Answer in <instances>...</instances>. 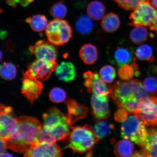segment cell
I'll use <instances>...</instances> for the list:
<instances>
[{
    "label": "cell",
    "instance_id": "cell-1",
    "mask_svg": "<svg viewBox=\"0 0 157 157\" xmlns=\"http://www.w3.org/2000/svg\"><path fill=\"white\" fill-rule=\"evenodd\" d=\"M110 90L111 98L117 106L129 113L138 111L143 102L150 97L142 82L136 79L120 80Z\"/></svg>",
    "mask_w": 157,
    "mask_h": 157
},
{
    "label": "cell",
    "instance_id": "cell-2",
    "mask_svg": "<svg viewBox=\"0 0 157 157\" xmlns=\"http://www.w3.org/2000/svg\"><path fill=\"white\" fill-rule=\"evenodd\" d=\"M43 125L35 118L21 116L18 118L16 130L8 138L4 140L7 148L18 153H25L35 142Z\"/></svg>",
    "mask_w": 157,
    "mask_h": 157
},
{
    "label": "cell",
    "instance_id": "cell-3",
    "mask_svg": "<svg viewBox=\"0 0 157 157\" xmlns=\"http://www.w3.org/2000/svg\"><path fill=\"white\" fill-rule=\"evenodd\" d=\"M71 128L72 131L69 135V142L65 148H70L74 153L83 154L91 150L100 140L89 125Z\"/></svg>",
    "mask_w": 157,
    "mask_h": 157
},
{
    "label": "cell",
    "instance_id": "cell-4",
    "mask_svg": "<svg viewBox=\"0 0 157 157\" xmlns=\"http://www.w3.org/2000/svg\"><path fill=\"white\" fill-rule=\"evenodd\" d=\"M146 125L142 119L137 115L132 113L129 114L121 124V137L134 142L142 148L148 135Z\"/></svg>",
    "mask_w": 157,
    "mask_h": 157
},
{
    "label": "cell",
    "instance_id": "cell-5",
    "mask_svg": "<svg viewBox=\"0 0 157 157\" xmlns=\"http://www.w3.org/2000/svg\"><path fill=\"white\" fill-rule=\"evenodd\" d=\"M45 30L48 42L56 46L66 44L73 35L71 27L67 21L63 19L51 21Z\"/></svg>",
    "mask_w": 157,
    "mask_h": 157
},
{
    "label": "cell",
    "instance_id": "cell-6",
    "mask_svg": "<svg viewBox=\"0 0 157 157\" xmlns=\"http://www.w3.org/2000/svg\"><path fill=\"white\" fill-rule=\"evenodd\" d=\"M157 11L149 2L141 3L129 16V25L134 27H149L154 23Z\"/></svg>",
    "mask_w": 157,
    "mask_h": 157
},
{
    "label": "cell",
    "instance_id": "cell-7",
    "mask_svg": "<svg viewBox=\"0 0 157 157\" xmlns=\"http://www.w3.org/2000/svg\"><path fill=\"white\" fill-rule=\"evenodd\" d=\"M0 137L6 140L16 129L18 118L13 113L12 108L2 105L0 108Z\"/></svg>",
    "mask_w": 157,
    "mask_h": 157
},
{
    "label": "cell",
    "instance_id": "cell-8",
    "mask_svg": "<svg viewBox=\"0 0 157 157\" xmlns=\"http://www.w3.org/2000/svg\"><path fill=\"white\" fill-rule=\"evenodd\" d=\"M23 74L21 93L32 104L42 93L44 86L40 80L32 75L28 70Z\"/></svg>",
    "mask_w": 157,
    "mask_h": 157
},
{
    "label": "cell",
    "instance_id": "cell-9",
    "mask_svg": "<svg viewBox=\"0 0 157 157\" xmlns=\"http://www.w3.org/2000/svg\"><path fill=\"white\" fill-rule=\"evenodd\" d=\"M108 59L112 64L120 67L132 62L135 58L133 56L132 47L121 44L113 48H108Z\"/></svg>",
    "mask_w": 157,
    "mask_h": 157
},
{
    "label": "cell",
    "instance_id": "cell-10",
    "mask_svg": "<svg viewBox=\"0 0 157 157\" xmlns=\"http://www.w3.org/2000/svg\"><path fill=\"white\" fill-rule=\"evenodd\" d=\"M134 113L140 118L145 125H157V97H149L141 104L140 109Z\"/></svg>",
    "mask_w": 157,
    "mask_h": 157
},
{
    "label": "cell",
    "instance_id": "cell-11",
    "mask_svg": "<svg viewBox=\"0 0 157 157\" xmlns=\"http://www.w3.org/2000/svg\"><path fill=\"white\" fill-rule=\"evenodd\" d=\"M24 154L25 157H60L63 155L56 143L35 142Z\"/></svg>",
    "mask_w": 157,
    "mask_h": 157
},
{
    "label": "cell",
    "instance_id": "cell-12",
    "mask_svg": "<svg viewBox=\"0 0 157 157\" xmlns=\"http://www.w3.org/2000/svg\"><path fill=\"white\" fill-rule=\"evenodd\" d=\"M58 65L56 62L36 59L29 64L28 71L37 79L40 81H46L50 78L52 72L56 70Z\"/></svg>",
    "mask_w": 157,
    "mask_h": 157
},
{
    "label": "cell",
    "instance_id": "cell-13",
    "mask_svg": "<svg viewBox=\"0 0 157 157\" xmlns=\"http://www.w3.org/2000/svg\"><path fill=\"white\" fill-rule=\"evenodd\" d=\"M29 49L31 53L35 55L36 59L56 62L57 50L54 45L49 42L39 40L34 46L29 47Z\"/></svg>",
    "mask_w": 157,
    "mask_h": 157
},
{
    "label": "cell",
    "instance_id": "cell-14",
    "mask_svg": "<svg viewBox=\"0 0 157 157\" xmlns=\"http://www.w3.org/2000/svg\"><path fill=\"white\" fill-rule=\"evenodd\" d=\"M66 104L68 110L66 116V121L70 126L87 116L88 109L85 106L71 99L67 100Z\"/></svg>",
    "mask_w": 157,
    "mask_h": 157
},
{
    "label": "cell",
    "instance_id": "cell-15",
    "mask_svg": "<svg viewBox=\"0 0 157 157\" xmlns=\"http://www.w3.org/2000/svg\"><path fill=\"white\" fill-rule=\"evenodd\" d=\"M108 95L97 96L93 94L91 98V106L94 116L97 119H104L109 117Z\"/></svg>",
    "mask_w": 157,
    "mask_h": 157
},
{
    "label": "cell",
    "instance_id": "cell-16",
    "mask_svg": "<svg viewBox=\"0 0 157 157\" xmlns=\"http://www.w3.org/2000/svg\"><path fill=\"white\" fill-rule=\"evenodd\" d=\"M43 118L44 126L48 129L60 123L67 122L66 116L57 108L55 107L49 108L43 114Z\"/></svg>",
    "mask_w": 157,
    "mask_h": 157
},
{
    "label": "cell",
    "instance_id": "cell-17",
    "mask_svg": "<svg viewBox=\"0 0 157 157\" xmlns=\"http://www.w3.org/2000/svg\"><path fill=\"white\" fill-rule=\"evenodd\" d=\"M55 73L59 79L65 82L72 81L76 76L75 67L70 62H61L57 67Z\"/></svg>",
    "mask_w": 157,
    "mask_h": 157
},
{
    "label": "cell",
    "instance_id": "cell-18",
    "mask_svg": "<svg viewBox=\"0 0 157 157\" xmlns=\"http://www.w3.org/2000/svg\"><path fill=\"white\" fill-rule=\"evenodd\" d=\"M79 55L80 59L84 64H93L98 59V49L93 44H85L80 49Z\"/></svg>",
    "mask_w": 157,
    "mask_h": 157
},
{
    "label": "cell",
    "instance_id": "cell-19",
    "mask_svg": "<svg viewBox=\"0 0 157 157\" xmlns=\"http://www.w3.org/2000/svg\"><path fill=\"white\" fill-rule=\"evenodd\" d=\"M101 25L102 28L105 32L113 33L119 28L121 21L117 15L113 13H109L103 17Z\"/></svg>",
    "mask_w": 157,
    "mask_h": 157
},
{
    "label": "cell",
    "instance_id": "cell-20",
    "mask_svg": "<svg viewBox=\"0 0 157 157\" xmlns=\"http://www.w3.org/2000/svg\"><path fill=\"white\" fill-rule=\"evenodd\" d=\"M146 142L142 147L149 157H157V128L148 129Z\"/></svg>",
    "mask_w": 157,
    "mask_h": 157
},
{
    "label": "cell",
    "instance_id": "cell-21",
    "mask_svg": "<svg viewBox=\"0 0 157 157\" xmlns=\"http://www.w3.org/2000/svg\"><path fill=\"white\" fill-rule=\"evenodd\" d=\"M135 60V58L131 64L124 65L119 67L118 71V74L121 80L126 81L132 79L134 75L137 77L140 76V73L139 67Z\"/></svg>",
    "mask_w": 157,
    "mask_h": 157
},
{
    "label": "cell",
    "instance_id": "cell-22",
    "mask_svg": "<svg viewBox=\"0 0 157 157\" xmlns=\"http://www.w3.org/2000/svg\"><path fill=\"white\" fill-rule=\"evenodd\" d=\"M134 145L131 141L125 139L117 142L114 152L117 157H132L134 154Z\"/></svg>",
    "mask_w": 157,
    "mask_h": 157
},
{
    "label": "cell",
    "instance_id": "cell-23",
    "mask_svg": "<svg viewBox=\"0 0 157 157\" xmlns=\"http://www.w3.org/2000/svg\"><path fill=\"white\" fill-rule=\"evenodd\" d=\"M87 11L88 15L92 20L99 21L104 16L105 7L101 2L94 1L88 5Z\"/></svg>",
    "mask_w": 157,
    "mask_h": 157
},
{
    "label": "cell",
    "instance_id": "cell-24",
    "mask_svg": "<svg viewBox=\"0 0 157 157\" xmlns=\"http://www.w3.org/2000/svg\"><path fill=\"white\" fill-rule=\"evenodd\" d=\"M94 28V23L89 16L82 15L78 17L75 23L76 31L82 35L90 34Z\"/></svg>",
    "mask_w": 157,
    "mask_h": 157
},
{
    "label": "cell",
    "instance_id": "cell-25",
    "mask_svg": "<svg viewBox=\"0 0 157 157\" xmlns=\"http://www.w3.org/2000/svg\"><path fill=\"white\" fill-rule=\"evenodd\" d=\"M90 93H93L97 96L109 95L111 93L105 82L101 79L97 72H95L94 75Z\"/></svg>",
    "mask_w": 157,
    "mask_h": 157
},
{
    "label": "cell",
    "instance_id": "cell-26",
    "mask_svg": "<svg viewBox=\"0 0 157 157\" xmlns=\"http://www.w3.org/2000/svg\"><path fill=\"white\" fill-rule=\"evenodd\" d=\"M149 33L146 27L143 26L135 27L131 30L129 35V38L133 44L140 45L147 40Z\"/></svg>",
    "mask_w": 157,
    "mask_h": 157
},
{
    "label": "cell",
    "instance_id": "cell-27",
    "mask_svg": "<svg viewBox=\"0 0 157 157\" xmlns=\"http://www.w3.org/2000/svg\"><path fill=\"white\" fill-rule=\"evenodd\" d=\"M33 30L36 32H41L46 30L48 25V19L42 15H36L25 20Z\"/></svg>",
    "mask_w": 157,
    "mask_h": 157
},
{
    "label": "cell",
    "instance_id": "cell-28",
    "mask_svg": "<svg viewBox=\"0 0 157 157\" xmlns=\"http://www.w3.org/2000/svg\"><path fill=\"white\" fill-rule=\"evenodd\" d=\"M134 54L137 59L141 61L154 62L155 60L152 47L148 44H142L137 47L135 51Z\"/></svg>",
    "mask_w": 157,
    "mask_h": 157
},
{
    "label": "cell",
    "instance_id": "cell-29",
    "mask_svg": "<svg viewBox=\"0 0 157 157\" xmlns=\"http://www.w3.org/2000/svg\"><path fill=\"white\" fill-rule=\"evenodd\" d=\"M69 126L67 123H63L48 129L56 141H61L69 136L70 133Z\"/></svg>",
    "mask_w": 157,
    "mask_h": 157
},
{
    "label": "cell",
    "instance_id": "cell-30",
    "mask_svg": "<svg viewBox=\"0 0 157 157\" xmlns=\"http://www.w3.org/2000/svg\"><path fill=\"white\" fill-rule=\"evenodd\" d=\"M114 128L113 125L105 121H100L93 127L94 132L100 140L110 134Z\"/></svg>",
    "mask_w": 157,
    "mask_h": 157
},
{
    "label": "cell",
    "instance_id": "cell-31",
    "mask_svg": "<svg viewBox=\"0 0 157 157\" xmlns=\"http://www.w3.org/2000/svg\"><path fill=\"white\" fill-rule=\"evenodd\" d=\"M17 73L16 67L14 64L9 62H5L1 65L0 74L3 79L12 80L15 78Z\"/></svg>",
    "mask_w": 157,
    "mask_h": 157
},
{
    "label": "cell",
    "instance_id": "cell-32",
    "mask_svg": "<svg viewBox=\"0 0 157 157\" xmlns=\"http://www.w3.org/2000/svg\"><path fill=\"white\" fill-rule=\"evenodd\" d=\"M99 75L105 83H110L115 80L117 76L115 68L112 66L106 65L100 69Z\"/></svg>",
    "mask_w": 157,
    "mask_h": 157
},
{
    "label": "cell",
    "instance_id": "cell-33",
    "mask_svg": "<svg viewBox=\"0 0 157 157\" xmlns=\"http://www.w3.org/2000/svg\"><path fill=\"white\" fill-rule=\"evenodd\" d=\"M67 9L66 6L61 2L55 3L51 7L50 13L55 19H63L66 16Z\"/></svg>",
    "mask_w": 157,
    "mask_h": 157
},
{
    "label": "cell",
    "instance_id": "cell-34",
    "mask_svg": "<svg viewBox=\"0 0 157 157\" xmlns=\"http://www.w3.org/2000/svg\"><path fill=\"white\" fill-rule=\"evenodd\" d=\"M121 8L127 11L133 10L141 3L150 0H113Z\"/></svg>",
    "mask_w": 157,
    "mask_h": 157
},
{
    "label": "cell",
    "instance_id": "cell-35",
    "mask_svg": "<svg viewBox=\"0 0 157 157\" xmlns=\"http://www.w3.org/2000/svg\"><path fill=\"white\" fill-rule=\"evenodd\" d=\"M50 101L56 103H62L65 100L66 95L65 91L59 87H54L51 90L49 95Z\"/></svg>",
    "mask_w": 157,
    "mask_h": 157
},
{
    "label": "cell",
    "instance_id": "cell-36",
    "mask_svg": "<svg viewBox=\"0 0 157 157\" xmlns=\"http://www.w3.org/2000/svg\"><path fill=\"white\" fill-rule=\"evenodd\" d=\"M35 142L38 143H56V140L51 134L50 130L43 126L37 135Z\"/></svg>",
    "mask_w": 157,
    "mask_h": 157
},
{
    "label": "cell",
    "instance_id": "cell-37",
    "mask_svg": "<svg viewBox=\"0 0 157 157\" xmlns=\"http://www.w3.org/2000/svg\"><path fill=\"white\" fill-rule=\"evenodd\" d=\"M143 85L148 93L156 95L157 94V79L153 76H148L145 78Z\"/></svg>",
    "mask_w": 157,
    "mask_h": 157
},
{
    "label": "cell",
    "instance_id": "cell-38",
    "mask_svg": "<svg viewBox=\"0 0 157 157\" xmlns=\"http://www.w3.org/2000/svg\"><path fill=\"white\" fill-rule=\"evenodd\" d=\"M129 113L124 109H119L115 113V119L117 122L122 123L126 119Z\"/></svg>",
    "mask_w": 157,
    "mask_h": 157
},
{
    "label": "cell",
    "instance_id": "cell-39",
    "mask_svg": "<svg viewBox=\"0 0 157 157\" xmlns=\"http://www.w3.org/2000/svg\"><path fill=\"white\" fill-rule=\"evenodd\" d=\"M133 157H149L144 149L142 148L140 151L134 152Z\"/></svg>",
    "mask_w": 157,
    "mask_h": 157
},
{
    "label": "cell",
    "instance_id": "cell-40",
    "mask_svg": "<svg viewBox=\"0 0 157 157\" xmlns=\"http://www.w3.org/2000/svg\"><path fill=\"white\" fill-rule=\"evenodd\" d=\"M1 153L0 154H2L3 153L6 152V150L7 148L6 144L5 141L3 139L1 138Z\"/></svg>",
    "mask_w": 157,
    "mask_h": 157
},
{
    "label": "cell",
    "instance_id": "cell-41",
    "mask_svg": "<svg viewBox=\"0 0 157 157\" xmlns=\"http://www.w3.org/2000/svg\"><path fill=\"white\" fill-rule=\"evenodd\" d=\"M149 27L151 30L155 31L157 35V16L154 23Z\"/></svg>",
    "mask_w": 157,
    "mask_h": 157
},
{
    "label": "cell",
    "instance_id": "cell-42",
    "mask_svg": "<svg viewBox=\"0 0 157 157\" xmlns=\"http://www.w3.org/2000/svg\"><path fill=\"white\" fill-rule=\"evenodd\" d=\"M20 0H7V3L10 6L15 7L17 4L19 3Z\"/></svg>",
    "mask_w": 157,
    "mask_h": 157
},
{
    "label": "cell",
    "instance_id": "cell-43",
    "mask_svg": "<svg viewBox=\"0 0 157 157\" xmlns=\"http://www.w3.org/2000/svg\"><path fill=\"white\" fill-rule=\"evenodd\" d=\"M34 0H20V4L23 6H26L29 3L32 2Z\"/></svg>",
    "mask_w": 157,
    "mask_h": 157
},
{
    "label": "cell",
    "instance_id": "cell-44",
    "mask_svg": "<svg viewBox=\"0 0 157 157\" xmlns=\"http://www.w3.org/2000/svg\"><path fill=\"white\" fill-rule=\"evenodd\" d=\"M149 2L157 11V0H150Z\"/></svg>",
    "mask_w": 157,
    "mask_h": 157
},
{
    "label": "cell",
    "instance_id": "cell-45",
    "mask_svg": "<svg viewBox=\"0 0 157 157\" xmlns=\"http://www.w3.org/2000/svg\"><path fill=\"white\" fill-rule=\"evenodd\" d=\"M6 33L7 32H6V31H3L2 32L1 31V39H4V38H5L6 35Z\"/></svg>",
    "mask_w": 157,
    "mask_h": 157
},
{
    "label": "cell",
    "instance_id": "cell-46",
    "mask_svg": "<svg viewBox=\"0 0 157 157\" xmlns=\"http://www.w3.org/2000/svg\"><path fill=\"white\" fill-rule=\"evenodd\" d=\"M13 156L12 155L8 154V153L5 152L2 154H1V157H11Z\"/></svg>",
    "mask_w": 157,
    "mask_h": 157
},
{
    "label": "cell",
    "instance_id": "cell-47",
    "mask_svg": "<svg viewBox=\"0 0 157 157\" xmlns=\"http://www.w3.org/2000/svg\"><path fill=\"white\" fill-rule=\"evenodd\" d=\"M2 51H1V60H2Z\"/></svg>",
    "mask_w": 157,
    "mask_h": 157
}]
</instances>
